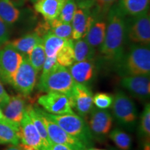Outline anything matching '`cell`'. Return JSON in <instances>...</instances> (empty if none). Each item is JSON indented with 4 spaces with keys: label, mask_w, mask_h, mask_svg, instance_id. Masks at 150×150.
<instances>
[{
    "label": "cell",
    "mask_w": 150,
    "mask_h": 150,
    "mask_svg": "<svg viewBox=\"0 0 150 150\" xmlns=\"http://www.w3.org/2000/svg\"><path fill=\"white\" fill-rule=\"evenodd\" d=\"M65 39L56 36L52 32H48L42 37V43L44 46L46 57H54L61 50L65 42Z\"/></svg>",
    "instance_id": "484cf974"
},
{
    "label": "cell",
    "mask_w": 150,
    "mask_h": 150,
    "mask_svg": "<svg viewBox=\"0 0 150 150\" xmlns=\"http://www.w3.org/2000/svg\"><path fill=\"white\" fill-rule=\"evenodd\" d=\"M45 112L46 115L61 127L67 134L80 140L87 146L91 145L93 136L90 130L88 125L84 119L76 114L54 115Z\"/></svg>",
    "instance_id": "277c9868"
},
{
    "label": "cell",
    "mask_w": 150,
    "mask_h": 150,
    "mask_svg": "<svg viewBox=\"0 0 150 150\" xmlns=\"http://www.w3.org/2000/svg\"><path fill=\"white\" fill-rule=\"evenodd\" d=\"M113 97L109 94L98 93L93 96V104L99 109H106L112 105Z\"/></svg>",
    "instance_id": "d6a6232c"
},
{
    "label": "cell",
    "mask_w": 150,
    "mask_h": 150,
    "mask_svg": "<svg viewBox=\"0 0 150 150\" xmlns=\"http://www.w3.org/2000/svg\"><path fill=\"white\" fill-rule=\"evenodd\" d=\"M140 134L142 137L146 138L147 141H149L150 136V105L148 103L145 105L142 111L140 120Z\"/></svg>",
    "instance_id": "4dcf8cb0"
},
{
    "label": "cell",
    "mask_w": 150,
    "mask_h": 150,
    "mask_svg": "<svg viewBox=\"0 0 150 150\" xmlns=\"http://www.w3.org/2000/svg\"><path fill=\"white\" fill-rule=\"evenodd\" d=\"M109 138L116 146L122 150H129L131 145V138L129 134L119 129L112 130L109 134Z\"/></svg>",
    "instance_id": "f546056e"
},
{
    "label": "cell",
    "mask_w": 150,
    "mask_h": 150,
    "mask_svg": "<svg viewBox=\"0 0 150 150\" xmlns=\"http://www.w3.org/2000/svg\"><path fill=\"white\" fill-rule=\"evenodd\" d=\"M88 150H102V149H96V148H90Z\"/></svg>",
    "instance_id": "b9f144b4"
},
{
    "label": "cell",
    "mask_w": 150,
    "mask_h": 150,
    "mask_svg": "<svg viewBox=\"0 0 150 150\" xmlns=\"http://www.w3.org/2000/svg\"><path fill=\"white\" fill-rule=\"evenodd\" d=\"M20 126L8 120L0 121V145H18Z\"/></svg>",
    "instance_id": "d6986e66"
},
{
    "label": "cell",
    "mask_w": 150,
    "mask_h": 150,
    "mask_svg": "<svg viewBox=\"0 0 150 150\" xmlns=\"http://www.w3.org/2000/svg\"><path fill=\"white\" fill-rule=\"evenodd\" d=\"M106 23L102 20H94L83 38L94 48L101 47L106 34Z\"/></svg>",
    "instance_id": "ffe728a7"
},
{
    "label": "cell",
    "mask_w": 150,
    "mask_h": 150,
    "mask_svg": "<svg viewBox=\"0 0 150 150\" xmlns=\"http://www.w3.org/2000/svg\"><path fill=\"white\" fill-rule=\"evenodd\" d=\"M3 150H21L18 145H10L8 147H6L5 149Z\"/></svg>",
    "instance_id": "f35d334b"
},
{
    "label": "cell",
    "mask_w": 150,
    "mask_h": 150,
    "mask_svg": "<svg viewBox=\"0 0 150 150\" xmlns=\"http://www.w3.org/2000/svg\"><path fill=\"white\" fill-rule=\"evenodd\" d=\"M19 138L21 145L28 146L35 150H45L42 138L26 110L19 128Z\"/></svg>",
    "instance_id": "4fadbf2b"
},
{
    "label": "cell",
    "mask_w": 150,
    "mask_h": 150,
    "mask_svg": "<svg viewBox=\"0 0 150 150\" xmlns=\"http://www.w3.org/2000/svg\"><path fill=\"white\" fill-rule=\"evenodd\" d=\"M95 19L86 8H79L73 16L71 25L72 28V39L83 38L91 27Z\"/></svg>",
    "instance_id": "e0dca14e"
},
{
    "label": "cell",
    "mask_w": 150,
    "mask_h": 150,
    "mask_svg": "<svg viewBox=\"0 0 150 150\" xmlns=\"http://www.w3.org/2000/svg\"><path fill=\"white\" fill-rule=\"evenodd\" d=\"M127 37L136 44L149 45L150 43V18L149 12L133 18L127 23Z\"/></svg>",
    "instance_id": "30bf717a"
},
{
    "label": "cell",
    "mask_w": 150,
    "mask_h": 150,
    "mask_svg": "<svg viewBox=\"0 0 150 150\" xmlns=\"http://www.w3.org/2000/svg\"><path fill=\"white\" fill-rule=\"evenodd\" d=\"M33 108L40 115L47 131L48 136L52 142L65 145L72 150H83L86 149V146L83 142L67 134L55 122L46 115L45 110L38 107L37 106H33Z\"/></svg>",
    "instance_id": "8992f818"
},
{
    "label": "cell",
    "mask_w": 150,
    "mask_h": 150,
    "mask_svg": "<svg viewBox=\"0 0 150 150\" xmlns=\"http://www.w3.org/2000/svg\"><path fill=\"white\" fill-rule=\"evenodd\" d=\"M121 85L127 89L132 96L140 100H145L149 97L150 80L147 75H135L123 76Z\"/></svg>",
    "instance_id": "5bb4252c"
},
{
    "label": "cell",
    "mask_w": 150,
    "mask_h": 150,
    "mask_svg": "<svg viewBox=\"0 0 150 150\" xmlns=\"http://www.w3.org/2000/svg\"><path fill=\"white\" fill-rule=\"evenodd\" d=\"M5 120H6V118L4 117V115L2 110H1V107H0V121Z\"/></svg>",
    "instance_id": "ab89813d"
},
{
    "label": "cell",
    "mask_w": 150,
    "mask_h": 150,
    "mask_svg": "<svg viewBox=\"0 0 150 150\" xmlns=\"http://www.w3.org/2000/svg\"><path fill=\"white\" fill-rule=\"evenodd\" d=\"M76 11V4L74 0H66L58 18L64 23L71 24Z\"/></svg>",
    "instance_id": "1f68e13d"
},
{
    "label": "cell",
    "mask_w": 150,
    "mask_h": 150,
    "mask_svg": "<svg viewBox=\"0 0 150 150\" xmlns=\"http://www.w3.org/2000/svg\"><path fill=\"white\" fill-rule=\"evenodd\" d=\"M41 40L42 38L33 31L32 33H28L24 36L16 39L11 42V44L19 53L22 54V56H28L35 45Z\"/></svg>",
    "instance_id": "44dd1931"
},
{
    "label": "cell",
    "mask_w": 150,
    "mask_h": 150,
    "mask_svg": "<svg viewBox=\"0 0 150 150\" xmlns=\"http://www.w3.org/2000/svg\"><path fill=\"white\" fill-rule=\"evenodd\" d=\"M26 97L20 94L13 95L1 107L4 117L19 126L27 106Z\"/></svg>",
    "instance_id": "9a60e30c"
},
{
    "label": "cell",
    "mask_w": 150,
    "mask_h": 150,
    "mask_svg": "<svg viewBox=\"0 0 150 150\" xmlns=\"http://www.w3.org/2000/svg\"><path fill=\"white\" fill-rule=\"evenodd\" d=\"M112 107L117 122L129 130H132L138 119V112L134 102L124 92L120 91L113 97Z\"/></svg>",
    "instance_id": "5b68a950"
},
{
    "label": "cell",
    "mask_w": 150,
    "mask_h": 150,
    "mask_svg": "<svg viewBox=\"0 0 150 150\" xmlns=\"http://www.w3.org/2000/svg\"><path fill=\"white\" fill-rule=\"evenodd\" d=\"M125 15L119 6H115L110 10L108 24L104 42L100 47L103 57L114 65L122 59L127 39V22Z\"/></svg>",
    "instance_id": "6da1fadb"
},
{
    "label": "cell",
    "mask_w": 150,
    "mask_h": 150,
    "mask_svg": "<svg viewBox=\"0 0 150 150\" xmlns=\"http://www.w3.org/2000/svg\"><path fill=\"white\" fill-rule=\"evenodd\" d=\"M8 24L0 18V48L8 42L10 33L8 28Z\"/></svg>",
    "instance_id": "836d02e7"
},
{
    "label": "cell",
    "mask_w": 150,
    "mask_h": 150,
    "mask_svg": "<svg viewBox=\"0 0 150 150\" xmlns=\"http://www.w3.org/2000/svg\"><path fill=\"white\" fill-rule=\"evenodd\" d=\"M144 150H150L149 141H146V143L145 145V147H144Z\"/></svg>",
    "instance_id": "60d3db41"
},
{
    "label": "cell",
    "mask_w": 150,
    "mask_h": 150,
    "mask_svg": "<svg viewBox=\"0 0 150 150\" xmlns=\"http://www.w3.org/2000/svg\"><path fill=\"white\" fill-rule=\"evenodd\" d=\"M149 0H120L119 8L125 15L136 16L148 11Z\"/></svg>",
    "instance_id": "7402d4cb"
},
{
    "label": "cell",
    "mask_w": 150,
    "mask_h": 150,
    "mask_svg": "<svg viewBox=\"0 0 150 150\" xmlns=\"http://www.w3.org/2000/svg\"><path fill=\"white\" fill-rule=\"evenodd\" d=\"M66 0H36L34 8L36 12L42 15L45 20L57 18L64 6Z\"/></svg>",
    "instance_id": "ac0fdd59"
},
{
    "label": "cell",
    "mask_w": 150,
    "mask_h": 150,
    "mask_svg": "<svg viewBox=\"0 0 150 150\" xmlns=\"http://www.w3.org/2000/svg\"><path fill=\"white\" fill-rule=\"evenodd\" d=\"M68 97L72 101L73 108L81 117L88 116L94 108L93 95L88 86L75 82Z\"/></svg>",
    "instance_id": "8fae6325"
},
{
    "label": "cell",
    "mask_w": 150,
    "mask_h": 150,
    "mask_svg": "<svg viewBox=\"0 0 150 150\" xmlns=\"http://www.w3.org/2000/svg\"><path fill=\"white\" fill-rule=\"evenodd\" d=\"M56 61L61 66L68 67L74 63V42L72 39H67L56 55Z\"/></svg>",
    "instance_id": "4316f807"
},
{
    "label": "cell",
    "mask_w": 150,
    "mask_h": 150,
    "mask_svg": "<svg viewBox=\"0 0 150 150\" xmlns=\"http://www.w3.org/2000/svg\"><path fill=\"white\" fill-rule=\"evenodd\" d=\"M38 73L30 63L28 56H23L13 79L11 86L19 94L28 97L36 85Z\"/></svg>",
    "instance_id": "52a82bcc"
},
{
    "label": "cell",
    "mask_w": 150,
    "mask_h": 150,
    "mask_svg": "<svg viewBox=\"0 0 150 150\" xmlns=\"http://www.w3.org/2000/svg\"><path fill=\"white\" fill-rule=\"evenodd\" d=\"M38 103L46 112L54 115L74 114L72 101L67 95L58 92H50L41 95Z\"/></svg>",
    "instance_id": "9c48e42d"
},
{
    "label": "cell",
    "mask_w": 150,
    "mask_h": 150,
    "mask_svg": "<svg viewBox=\"0 0 150 150\" xmlns=\"http://www.w3.org/2000/svg\"><path fill=\"white\" fill-rule=\"evenodd\" d=\"M74 84L68 69L58 63L50 72L41 74L36 87L42 93L58 92L68 96Z\"/></svg>",
    "instance_id": "3957f363"
},
{
    "label": "cell",
    "mask_w": 150,
    "mask_h": 150,
    "mask_svg": "<svg viewBox=\"0 0 150 150\" xmlns=\"http://www.w3.org/2000/svg\"><path fill=\"white\" fill-rule=\"evenodd\" d=\"M88 120V127L93 138L103 140L109 134L112 126V117L110 112L104 109L94 108Z\"/></svg>",
    "instance_id": "7c38bea8"
},
{
    "label": "cell",
    "mask_w": 150,
    "mask_h": 150,
    "mask_svg": "<svg viewBox=\"0 0 150 150\" xmlns=\"http://www.w3.org/2000/svg\"><path fill=\"white\" fill-rule=\"evenodd\" d=\"M50 150H72L70 148L67 147V146L61 145V144H56L52 142Z\"/></svg>",
    "instance_id": "74e56055"
},
{
    "label": "cell",
    "mask_w": 150,
    "mask_h": 150,
    "mask_svg": "<svg viewBox=\"0 0 150 150\" xmlns=\"http://www.w3.org/2000/svg\"><path fill=\"white\" fill-rule=\"evenodd\" d=\"M29 60L38 72L42 71L43 64L46 59V54L45 52L44 46L42 43V38L40 42H38L33 48L32 51L28 56Z\"/></svg>",
    "instance_id": "83f0119b"
},
{
    "label": "cell",
    "mask_w": 150,
    "mask_h": 150,
    "mask_svg": "<svg viewBox=\"0 0 150 150\" xmlns=\"http://www.w3.org/2000/svg\"><path fill=\"white\" fill-rule=\"evenodd\" d=\"M115 68L121 76L147 75L150 74L149 45H134L122 59Z\"/></svg>",
    "instance_id": "7a4b0ae2"
},
{
    "label": "cell",
    "mask_w": 150,
    "mask_h": 150,
    "mask_svg": "<svg viewBox=\"0 0 150 150\" xmlns=\"http://www.w3.org/2000/svg\"><path fill=\"white\" fill-rule=\"evenodd\" d=\"M23 56L17 51L11 42L0 48V79L11 85L13 79L20 66Z\"/></svg>",
    "instance_id": "ba28073f"
},
{
    "label": "cell",
    "mask_w": 150,
    "mask_h": 150,
    "mask_svg": "<svg viewBox=\"0 0 150 150\" xmlns=\"http://www.w3.org/2000/svg\"><path fill=\"white\" fill-rule=\"evenodd\" d=\"M26 110L29 114V117H31L33 125H35V128L38 131L39 134L42 138L43 145H44L45 150H50V147L52 144V142L50 140V137L48 136L47 131L46 130L45 127L43 124L42 120L38 115V113L35 111V110L33 108V106L31 104L27 105Z\"/></svg>",
    "instance_id": "603a6c76"
},
{
    "label": "cell",
    "mask_w": 150,
    "mask_h": 150,
    "mask_svg": "<svg viewBox=\"0 0 150 150\" xmlns=\"http://www.w3.org/2000/svg\"><path fill=\"white\" fill-rule=\"evenodd\" d=\"M117 0H95L99 8L102 11L108 10Z\"/></svg>",
    "instance_id": "d590c367"
},
{
    "label": "cell",
    "mask_w": 150,
    "mask_h": 150,
    "mask_svg": "<svg viewBox=\"0 0 150 150\" xmlns=\"http://www.w3.org/2000/svg\"><path fill=\"white\" fill-rule=\"evenodd\" d=\"M31 1H36V0H31Z\"/></svg>",
    "instance_id": "7bdbcfd3"
},
{
    "label": "cell",
    "mask_w": 150,
    "mask_h": 150,
    "mask_svg": "<svg viewBox=\"0 0 150 150\" xmlns=\"http://www.w3.org/2000/svg\"><path fill=\"white\" fill-rule=\"evenodd\" d=\"M83 150H88V149H86H86H83Z\"/></svg>",
    "instance_id": "ee69618b"
},
{
    "label": "cell",
    "mask_w": 150,
    "mask_h": 150,
    "mask_svg": "<svg viewBox=\"0 0 150 150\" xmlns=\"http://www.w3.org/2000/svg\"><path fill=\"white\" fill-rule=\"evenodd\" d=\"M50 26V32L61 38L72 39V28L71 24H67L61 22L59 18L49 21Z\"/></svg>",
    "instance_id": "f1b7e54d"
},
{
    "label": "cell",
    "mask_w": 150,
    "mask_h": 150,
    "mask_svg": "<svg viewBox=\"0 0 150 150\" xmlns=\"http://www.w3.org/2000/svg\"><path fill=\"white\" fill-rule=\"evenodd\" d=\"M71 75L76 83L88 86L96 75V65L94 61H84L74 63L69 67Z\"/></svg>",
    "instance_id": "2e32d148"
},
{
    "label": "cell",
    "mask_w": 150,
    "mask_h": 150,
    "mask_svg": "<svg viewBox=\"0 0 150 150\" xmlns=\"http://www.w3.org/2000/svg\"><path fill=\"white\" fill-rule=\"evenodd\" d=\"M20 11L11 0H0V18L8 25H12L20 18Z\"/></svg>",
    "instance_id": "d4e9b609"
},
{
    "label": "cell",
    "mask_w": 150,
    "mask_h": 150,
    "mask_svg": "<svg viewBox=\"0 0 150 150\" xmlns=\"http://www.w3.org/2000/svg\"><path fill=\"white\" fill-rule=\"evenodd\" d=\"M58 64L56 61V56L54 57H46L44 64L42 69V75L46 74L47 73L50 72L56 65Z\"/></svg>",
    "instance_id": "e575fe53"
},
{
    "label": "cell",
    "mask_w": 150,
    "mask_h": 150,
    "mask_svg": "<svg viewBox=\"0 0 150 150\" xmlns=\"http://www.w3.org/2000/svg\"><path fill=\"white\" fill-rule=\"evenodd\" d=\"M10 98L8 94L5 91L4 86L0 81V107L4 105Z\"/></svg>",
    "instance_id": "8d00e7d4"
},
{
    "label": "cell",
    "mask_w": 150,
    "mask_h": 150,
    "mask_svg": "<svg viewBox=\"0 0 150 150\" xmlns=\"http://www.w3.org/2000/svg\"><path fill=\"white\" fill-rule=\"evenodd\" d=\"M74 55L76 62L93 61L95 50L86 42L85 39L80 38L75 40L74 42Z\"/></svg>",
    "instance_id": "cb8c5ba5"
}]
</instances>
